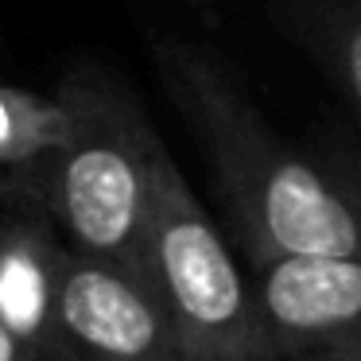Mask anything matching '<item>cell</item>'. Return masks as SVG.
Here are the masks:
<instances>
[{
  "mask_svg": "<svg viewBox=\"0 0 361 361\" xmlns=\"http://www.w3.org/2000/svg\"><path fill=\"white\" fill-rule=\"evenodd\" d=\"M152 71L202 152L245 264L361 257V164L283 140L233 66L202 43L156 39Z\"/></svg>",
  "mask_w": 361,
  "mask_h": 361,
  "instance_id": "6da1fadb",
  "label": "cell"
},
{
  "mask_svg": "<svg viewBox=\"0 0 361 361\" xmlns=\"http://www.w3.org/2000/svg\"><path fill=\"white\" fill-rule=\"evenodd\" d=\"M55 97L63 133L47 159L8 190L35 198L74 252L140 264L167 144L140 97L97 63L71 66Z\"/></svg>",
  "mask_w": 361,
  "mask_h": 361,
  "instance_id": "7a4b0ae2",
  "label": "cell"
},
{
  "mask_svg": "<svg viewBox=\"0 0 361 361\" xmlns=\"http://www.w3.org/2000/svg\"><path fill=\"white\" fill-rule=\"evenodd\" d=\"M140 268L171 314L183 361L276 357L257 280L237 264L229 237L190 190L171 152L159 156Z\"/></svg>",
  "mask_w": 361,
  "mask_h": 361,
  "instance_id": "3957f363",
  "label": "cell"
},
{
  "mask_svg": "<svg viewBox=\"0 0 361 361\" xmlns=\"http://www.w3.org/2000/svg\"><path fill=\"white\" fill-rule=\"evenodd\" d=\"M59 361H183L175 322L140 264L71 249L59 291Z\"/></svg>",
  "mask_w": 361,
  "mask_h": 361,
  "instance_id": "277c9868",
  "label": "cell"
},
{
  "mask_svg": "<svg viewBox=\"0 0 361 361\" xmlns=\"http://www.w3.org/2000/svg\"><path fill=\"white\" fill-rule=\"evenodd\" d=\"M249 272L276 353L361 361V257H283Z\"/></svg>",
  "mask_w": 361,
  "mask_h": 361,
  "instance_id": "5b68a950",
  "label": "cell"
},
{
  "mask_svg": "<svg viewBox=\"0 0 361 361\" xmlns=\"http://www.w3.org/2000/svg\"><path fill=\"white\" fill-rule=\"evenodd\" d=\"M71 245L35 198L0 190V319L35 361H59V291Z\"/></svg>",
  "mask_w": 361,
  "mask_h": 361,
  "instance_id": "8992f818",
  "label": "cell"
},
{
  "mask_svg": "<svg viewBox=\"0 0 361 361\" xmlns=\"http://www.w3.org/2000/svg\"><path fill=\"white\" fill-rule=\"evenodd\" d=\"M264 12L326 78L361 136V0H264Z\"/></svg>",
  "mask_w": 361,
  "mask_h": 361,
  "instance_id": "52a82bcc",
  "label": "cell"
},
{
  "mask_svg": "<svg viewBox=\"0 0 361 361\" xmlns=\"http://www.w3.org/2000/svg\"><path fill=\"white\" fill-rule=\"evenodd\" d=\"M0 361H35L32 353L24 350V342L4 326V319H0Z\"/></svg>",
  "mask_w": 361,
  "mask_h": 361,
  "instance_id": "ba28073f",
  "label": "cell"
},
{
  "mask_svg": "<svg viewBox=\"0 0 361 361\" xmlns=\"http://www.w3.org/2000/svg\"><path fill=\"white\" fill-rule=\"evenodd\" d=\"M268 361H295V357H283V353H276V357H268Z\"/></svg>",
  "mask_w": 361,
  "mask_h": 361,
  "instance_id": "9c48e42d",
  "label": "cell"
}]
</instances>
